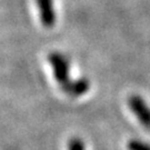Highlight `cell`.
I'll return each instance as SVG.
<instances>
[{"label": "cell", "mask_w": 150, "mask_h": 150, "mask_svg": "<svg viewBox=\"0 0 150 150\" xmlns=\"http://www.w3.org/2000/svg\"><path fill=\"white\" fill-rule=\"evenodd\" d=\"M47 59L52 69L54 79L64 91L74 80L70 78V59L64 54L59 51L50 52Z\"/></svg>", "instance_id": "obj_1"}, {"label": "cell", "mask_w": 150, "mask_h": 150, "mask_svg": "<svg viewBox=\"0 0 150 150\" xmlns=\"http://www.w3.org/2000/svg\"><path fill=\"white\" fill-rule=\"evenodd\" d=\"M127 103L140 125L150 131V106L147 101L139 95H131L128 97Z\"/></svg>", "instance_id": "obj_2"}, {"label": "cell", "mask_w": 150, "mask_h": 150, "mask_svg": "<svg viewBox=\"0 0 150 150\" xmlns=\"http://www.w3.org/2000/svg\"><path fill=\"white\" fill-rule=\"evenodd\" d=\"M41 25L46 28H52L56 25L57 15L54 9V0H36Z\"/></svg>", "instance_id": "obj_3"}, {"label": "cell", "mask_w": 150, "mask_h": 150, "mask_svg": "<svg viewBox=\"0 0 150 150\" xmlns=\"http://www.w3.org/2000/svg\"><path fill=\"white\" fill-rule=\"evenodd\" d=\"M90 89V81L87 78H78L74 79L72 82L64 90L66 95L71 98H79L86 95Z\"/></svg>", "instance_id": "obj_4"}, {"label": "cell", "mask_w": 150, "mask_h": 150, "mask_svg": "<svg viewBox=\"0 0 150 150\" xmlns=\"http://www.w3.org/2000/svg\"><path fill=\"white\" fill-rule=\"evenodd\" d=\"M127 149L128 150H150V144L145 140L132 138L127 141Z\"/></svg>", "instance_id": "obj_5"}, {"label": "cell", "mask_w": 150, "mask_h": 150, "mask_svg": "<svg viewBox=\"0 0 150 150\" xmlns=\"http://www.w3.org/2000/svg\"><path fill=\"white\" fill-rule=\"evenodd\" d=\"M67 149L68 150H86V146L83 140L79 137H72L67 142Z\"/></svg>", "instance_id": "obj_6"}]
</instances>
